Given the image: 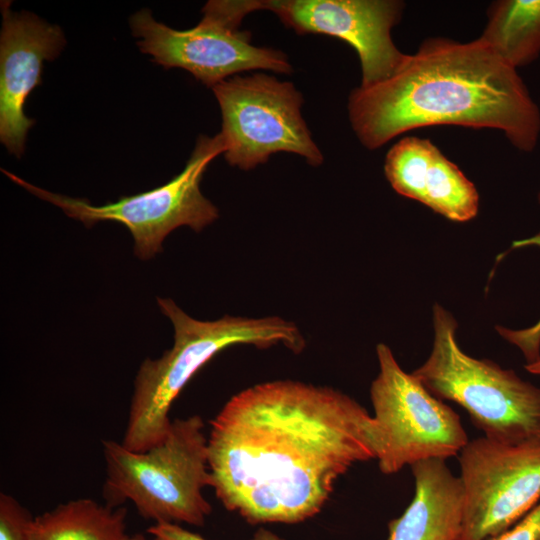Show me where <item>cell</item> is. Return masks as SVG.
I'll list each match as a JSON object with an SVG mask.
<instances>
[{"label":"cell","instance_id":"obj_18","mask_svg":"<svg viewBox=\"0 0 540 540\" xmlns=\"http://www.w3.org/2000/svg\"><path fill=\"white\" fill-rule=\"evenodd\" d=\"M156 540H206L201 535L194 533L174 523H154L147 529ZM250 540H284L276 533L259 528Z\"/></svg>","mask_w":540,"mask_h":540},{"label":"cell","instance_id":"obj_9","mask_svg":"<svg viewBox=\"0 0 540 540\" xmlns=\"http://www.w3.org/2000/svg\"><path fill=\"white\" fill-rule=\"evenodd\" d=\"M222 114L226 161L242 170L265 163L276 152L323 161L301 114L302 95L290 82L265 74L233 76L212 87Z\"/></svg>","mask_w":540,"mask_h":540},{"label":"cell","instance_id":"obj_10","mask_svg":"<svg viewBox=\"0 0 540 540\" xmlns=\"http://www.w3.org/2000/svg\"><path fill=\"white\" fill-rule=\"evenodd\" d=\"M464 492L457 540H486L513 527L540 500V446H509L485 436L459 453Z\"/></svg>","mask_w":540,"mask_h":540},{"label":"cell","instance_id":"obj_19","mask_svg":"<svg viewBox=\"0 0 540 540\" xmlns=\"http://www.w3.org/2000/svg\"><path fill=\"white\" fill-rule=\"evenodd\" d=\"M486 540H540V503L513 527Z\"/></svg>","mask_w":540,"mask_h":540},{"label":"cell","instance_id":"obj_12","mask_svg":"<svg viewBox=\"0 0 540 540\" xmlns=\"http://www.w3.org/2000/svg\"><path fill=\"white\" fill-rule=\"evenodd\" d=\"M0 34V141L20 158L28 130L35 121L24 113L31 91L42 83L45 60H54L66 40L61 28L30 12H13L1 2Z\"/></svg>","mask_w":540,"mask_h":540},{"label":"cell","instance_id":"obj_15","mask_svg":"<svg viewBox=\"0 0 540 540\" xmlns=\"http://www.w3.org/2000/svg\"><path fill=\"white\" fill-rule=\"evenodd\" d=\"M126 516L121 506L70 500L33 517L29 540H129Z\"/></svg>","mask_w":540,"mask_h":540},{"label":"cell","instance_id":"obj_13","mask_svg":"<svg viewBox=\"0 0 540 540\" xmlns=\"http://www.w3.org/2000/svg\"><path fill=\"white\" fill-rule=\"evenodd\" d=\"M385 175L393 189L457 222L472 219L479 195L474 184L429 140L406 137L388 151Z\"/></svg>","mask_w":540,"mask_h":540},{"label":"cell","instance_id":"obj_20","mask_svg":"<svg viewBox=\"0 0 540 540\" xmlns=\"http://www.w3.org/2000/svg\"><path fill=\"white\" fill-rule=\"evenodd\" d=\"M525 369L530 373L540 375V359L533 363L527 364Z\"/></svg>","mask_w":540,"mask_h":540},{"label":"cell","instance_id":"obj_6","mask_svg":"<svg viewBox=\"0 0 540 540\" xmlns=\"http://www.w3.org/2000/svg\"><path fill=\"white\" fill-rule=\"evenodd\" d=\"M224 151L219 133L212 138L201 135L185 168L168 183L100 206L86 199L52 193L7 170L1 171L14 183L61 208L68 217L88 228L99 221L125 225L134 239L135 254L147 260L162 251L163 240L176 228L189 226L199 232L218 218L217 208L200 191V181L209 163Z\"/></svg>","mask_w":540,"mask_h":540},{"label":"cell","instance_id":"obj_7","mask_svg":"<svg viewBox=\"0 0 540 540\" xmlns=\"http://www.w3.org/2000/svg\"><path fill=\"white\" fill-rule=\"evenodd\" d=\"M376 353L379 373L370 396L380 471L393 474L421 460L458 455L469 441L459 415L406 373L387 345L379 343Z\"/></svg>","mask_w":540,"mask_h":540},{"label":"cell","instance_id":"obj_14","mask_svg":"<svg viewBox=\"0 0 540 540\" xmlns=\"http://www.w3.org/2000/svg\"><path fill=\"white\" fill-rule=\"evenodd\" d=\"M411 470L414 497L403 514L389 522L386 540H457L464 507L460 477L438 458L413 463Z\"/></svg>","mask_w":540,"mask_h":540},{"label":"cell","instance_id":"obj_21","mask_svg":"<svg viewBox=\"0 0 540 540\" xmlns=\"http://www.w3.org/2000/svg\"><path fill=\"white\" fill-rule=\"evenodd\" d=\"M129 540H156V539H154V538L149 539L146 536H144L143 534H134V535L130 536Z\"/></svg>","mask_w":540,"mask_h":540},{"label":"cell","instance_id":"obj_8","mask_svg":"<svg viewBox=\"0 0 540 540\" xmlns=\"http://www.w3.org/2000/svg\"><path fill=\"white\" fill-rule=\"evenodd\" d=\"M253 12L251 0L207 2L203 18L193 28L176 30L157 22L150 10L130 18L141 52L164 68H182L209 87L236 73L266 69L279 73L292 70L286 55L278 50L256 47L251 35L239 30L242 19Z\"/></svg>","mask_w":540,"mask_h":540},{"label":"cell","instance_id":"obj_5","mask_svg":"<svg viewBox=\"0 0 540 540\" xmlns=\"http://www.w3.org/2000/svg\"><path fill=\"white\" fill-rule=\"evenodd\" d=\"M430 356L412 374L435 397L464 408L484 436L501 444L540 446V388L513 370L462 351L457 322L442 306L433 307Z\"/></svg>","mask_w":540,"mask_h":540},{"label":"cell","instance_id":"obj_22","mask_svg":"<svg viewBox=\"0 0 540 540\" xmlns=\"http://www.w3.org/2000/svg\"><path fill=\"white\" fill-rule=\"evenodd\" d=\"M539 199H540V194H539ZM530 330H531V333H532L534 336L540 338V322L538 323L537 326L531 328Z\"/></svg>","mask_w":540,"mask_h":540},{"label":"cell","instance_id":"obj_2","mask_svg":"<svg viewBox=\"0 0 540 540\" xmlns=\"http://www.w3.org/2000/svg\"><path fill=\"white\" fill-rule=\"evenodd\" d=\"M348 111L368 149L434 125L497 129L524 152L540 134L538 106L517 70L479 39H427L390 78L354 90Z\"/></svg>","mask_w":540,"mask_h":540},{"label":"cell","instance_id":"obj_11","mask_svg":"<svg viewBox=\"0 0 540 540\" xmlns=\"http://www.w3.org/2000/svg\"><path fill=\"white\" fill-rule=\"evenodd\" d=\"M253 7L274 12L298 34H325L347 42L359 56L363 87L390 78L407 58L391 38L403 11L401 1L253 0Z\"/></svg>","mask_w":540,"mask_h":540},{"label":"cell","instance_id":"obj_4","mask_svg":"<svg viewBox=\"0 0 540 540\" xmlns=\"http://www.w3.org/2000/svg\"><path fill=\"white\" fill-rule=\"evenodd\" d=\"M199 415L171 422L159 444L134 452L114 440H103L106 504L131 501L137 512L155 523L203 526L212 508L202 490L211 485L208 438Z\"/></svg>","mask_w":540,"mask_h":540},{"label":"cell","instance_id":"obj_3","mask_svg":"<svg viewBox=\"0 0 540 540\" xmlns=\"http://www.w3.org/2000/svg\"><path fill=\"white\" fill-rule=\"evenodd\" d=\"M157 301L174 327V344L160 358H146L136 375L121 441L134 452H144L164 440L172 422L169 410L174 400L197 371L220 351L238 344L260 349L282 344L293 353L305 348L297 325L278 316L226 315L214 321H200L187 315L171 299L158 297Z\"/></svg>","mask_w":540,"mask_h":540},{"label":"cell","instance_id":"obj_17","mask_svg":"<svg viewBox=\"0 0 540 540\" xmlns=\"http://www.w3.org/2000/svg\"><path fill=\"white\" fill-rule=\"evenodd\" d=\"M32 519L14 497L0 494V540H29Z\"/></svg>","mask_w":540,"mask_h":540},{"label":"cell","instance_id":"obj_16","mask_svg":"<svg viewBox=\"0 0 540 540\" xmlns=\"http://www.w3.org/2000/svg\"><path fill=\"white\" fill-rule=\"evenodd\" d=\"M478 39L515 69L533 62L540 54V0L493 3Z\"/></svg>","mask_w":540,"mask_h":540},{"label":"cell","instance_id":"obj_1","mask_svg":"<svg viewBox=\"0 0 540 540\" xmlns=\"http://www.w3.org/2000/svg\"><path fill=\"white\" fill-rule=\"evenodd\" d=\"M373 417L343 392L294 380L232 396L211 422V487L251 524L302 522L355 463L376 459Z\"/></svg>","mask_w":540,"mask_h":540}]
</instances>
